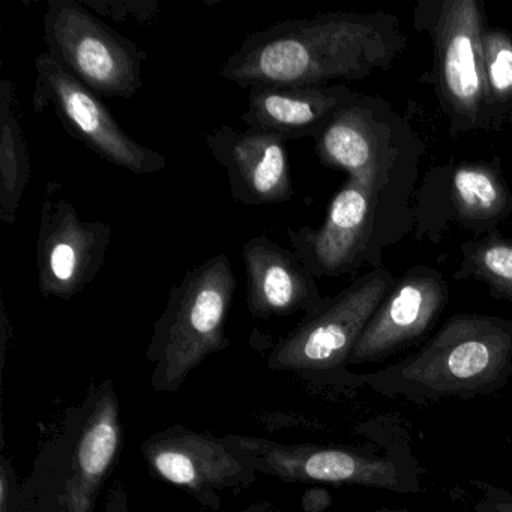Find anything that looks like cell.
<instances>
[{"mask_svg": "<svg viewBox=\"0 0 512 512\" xmlns=\"http://www.w3.org/2000/svg\"><path fill=\"white\" fill-rule=\"evenodd\" d=\"M407 41L400 19L388 11L317 14L248 35L220 76L244 89L355 82L388 73Z\"/></svg>", "mask_w": 512, "mask_h": 512, "instance_id": "cell-1", "label": "cell"}, {"mask_svg": "<svg viewBox=\"0 0 512 512\" xmlns=\"http://www.w3.org/2000/svg\"><path fill=\"white\" fill-rule=\"evenodd\" d=\"M511 377L512 320L460 313L449 317L413 355L359 379L386 397L430 404L491 395Z\"/></svg>", "mask_w": 512, "mask_h": 512, "instance_id": "cell-2", "label": "cell"}, {"mask_svg": "<svg viewBox=\"0 0 512 512\" xmlns=\"http://www.w3.org/2000/svg\"><path fill=\"white\" fill-rule=\"evenodd\" d=\"M125 430L110 377L92 380L85 397L65 412L22 485L29 512H95L118 466Z\"/></svg>", "mask_w": 512, "mask_h": 512, "instance_id": "cell-3", "label": "cell"}, {"mask_svg": "<svg viewBox=\"0 0 512 512\" xmlns=\"http://www.w3.org/2000/svg\"><path fill=\"white\" fill-rule=\"evenodd\" d=\"M314 152L323 166L347 173L383 208L413 224L425 143L388 101L355 92L314 139Z\"/></svg>", "mask_w": 512, "mask_h": 512, "instance_id": "cell-4", "label": "cell"}, {"mask_svg": "<svg viewBox=\"0 0 512 512\" xmlns=\"http://www.w3.org/2000/svg\"><path fill=\"white\" fill-rule=\"evenodd\" d=\"M235 292V272L226 254L188 269L172 287L146 350L154 391L176 394L209 356L229 349L226 323Z\"/></svg>", "mask_w": 512, "mask_h": 512, "instance_id": "cell-5", "label": "cell"}, {"mask_svg": "<svg viewBox=\"0 0 512 512\" xmlns=\"http://www.w3.org/2000/svg\"><path fill=\"white\" fill-rule=\"evenodd\" d=\"M413 26L433 44L428 82L452 139L488 131L482 37L488 29L482 0H419Z\"/></svg>", "mask_w": 512, "mask_h": 512, "instance_id": "cell-6", "label": "cell"}, {"mask_svg": "<svg viewBox=\"0 0 512 512\" xmlns=\"http://www.w3.org/2000/svg\"><path fill=\"white\" fill-rule=\"evenodd\" d=\"M410 232L413 224L391 214L368 188L347 178L332 197L322 226L289 227L287 238L314 278H337L364 266L383 268V251Z\"/></svg>", "mask_w": 512, "mask_h": 512, "instance_id": "cell-7", "label": "cell"}, {"mask_svg": "<svg viewBox=\"0 0 512 512\" xmlns=\"http://www.w3.org/2000/svg\"><path fill=\"white\" fill-rule=\"evenodd\" d=\"M395 281L397 277L385 268L355 278L275 343L266 362L269 370L293 373L313 383L349 367L356 343Z\"/></svg>", "mask_w": 512, "mask_h": 512, "instance_id": "cell-8", "label": "cell"}, {"mask_svg": "<svg viewBox=\"0 0 512 512\" xmlns=\"http://www.w3.org/2000/svg\"><path fill=\"white\" fill-rule=\"evenodd\" d=\"M44 40L53 61L101 98L136 97L148 55L79 0H50Z\"/></svg>", "mask_w": 512, "mask_h": 512, "instance_id": "cell-9", "label": "cell"}, {"mask_svg": "<svg viewBox=\"0 0 512 512\" xmlns=\"http://www.w3.org/2000/svg\"><path fill=\"white\" fill-rule=\"evenodd\" d=\"M512 215V190L502 160L458 161L431 167L413 196L416 241L437 244L451 227L484 236Z\"/></svg>", "mask_w": 512, "mask_h": 512, "instance_id": "cell-10", "label": "cell"}, {"mask_svg": "<svg viewBox=\"0 0 512 512\" xmlns=\"http://www.w3.org/2000/svg\"><path fill=\"white\" fill-rule=\"evenodd\" d=\"M32 107L35 113L52 107L68 136L119 169L134 175L166 169L164 155L128 136L103 98L65 73L47 52L35 59Z\"/></svg>", "mask_w": 512, "mask_h": 512, "instance_id": "cell-11", "label": "cell"}, {"mask_svg": "<svg viewBox=\"0 0 512 512\" xmlns=\"http://www.w3.org/2000/svg\"><path fill=\"white\" fill-rule=\"evenodd\" d=\"M223 442L257 473L283 482L359 485L392 491H413L400 463L362 449L314 443H281L268 437L224 434Z\"/></svg>", "mask_w": 512, "mask_h": 512, "instance_id": "cell-12", "label": "cell"}, {"mask_svg": "<svg viewBox=\"0 0 512 512\" xmlns=\"http://www.w3.org/2000/svg\"><path fill=\"white\" fill-rule=\"evenodd\" d=\"M140 452L155 479L179 488L214 512L223 508V493L248 490L259 475L221 437L187 425H170L151 434Z\"/></svg>", "mask_w": 512, "mask_h": 512, "instance_id": "cell-13", "label": "cell"}, {"mask_svg": "<svg viewBox=\"0 0 512 512\" xmlns=\"http://www.w3.org/2000/svg\"><path fill=\"white\" fill-rule=\"evenodd\" d=\"M49 182L37 238L38 289L44 298L70 301L97 278L112 241V226L80 218L76 206L56 197Z\"/></svg>", "mask_w": 512, "mask_h": 512, "instance_id": "cell-14", "label": "cell"}, {"mask_svg": "<svg viewBox=\"0 0 512 512\" xmlns=\"http://www.w3.org/2000/svg\"><path fill=\"white\" fill-rule=\"evenodd\" d=\"M449 298L442 272L427 265L407 269L371 317L347 365L385 361L415 346L436 325Z\"/></svg>", "mask_w": 512, "mask_h": 512, "instance_id": "cell-15", "label": "cell"}, {"mask_svg": "<svg viewBox=\"0 0 512 512\" xmlns=\"http://www.w3.org/2000/svg\"><path fill=\"white\" fill-rule=\"evenodd\" d=\"M205 143L226 170L230 194L236 202L265 206L292 199L295 190L284 137L224 125L206 134Z\"/></svg>", "mask_w": 512, "mask_h": 512, "instance_id": "cell-16", "label": "cell"}, {"mask_svg": "<svg viewBox=\"0 0 512 512\" xmlns=\"http://www.w3.org/2000/svg\"><path fill=\"white\" fill-rule=\"evenodd\" d=\"M247 274V308L256 319L314 313L328 301L316 278L292 248L268 236L248 239L242 247Z\"/></svg>", "mask_w": 512, "mask_h": 512, "instance_id": "cell-17", "label": "cell"}, {"mask_svg": "<svg viewBox=\"0 0 512 512\" xmlns=\"http://www.w3.org/2000/svg\"><path fill=\"white\" fill-rule=\"evenodd\" d=\"M353 95L346 85L257 86L250 89L242 121L251 130L278 134L287 142L314 140Z\"/></svg>", "mask_w": 512, "mask_h": 512, "instance_id": "cell-18", "label": "cell"}, {"mask_svg": "<svg viewBox=\"0 0 512 512\" xmlns=\"http://www.w3.org/2000/svg\"><path fill=\"white\" fill-rule=\"evenodd\" d=\"M28 140L17 116L16 86L0 82V220L13 226L31 179Z\"/></svg>", "mask_w": 512, "mask_h": 512, "instance_id": "cell-19", "label": "cell"}, {"mask_svg": "<svg viewBox=\"0 0 512 512\" xmlns=\"http://www.w3.org/2000/svg\"><path fill=\"white\" fill-rule=\"evenodd\" d=\"M461 259L455 281L473 280L485 284L491 298L512 302V239L499 229L460 247Z\"/></svg>", "mask_w": 512, "mask_h": 512, "instance_id": "cell-20", "label": "cell"}, {"mask_svg": "<svg viewBox=\"0 0 512 512\" xmlns=\"http://www.w3.org/2000/svg\"><path fill=\"white\" fill-rule=\"evenodd\" d=\"M485 85L488 98V131L512 127V34L488 28L482 37Z\"/></svg>", "mask_w": 512, "mask_h": 512, "instance_id": "cell-21", "label": "cell"}, {"mask_svg": "<svg viewBox=\"0 0 512 512\" xmlns=\"http://www.w3.org/2000/svg\"><path fill=\"white\" fill-rule=\"evenodd\" d=\"M88 10L116 23H136L146 26L161 14L157 0H83Z\"/></svg>", "mask_w": 512, "mask_h": 512, "instance_id": "cell-22", "label": "cell"}, {"mask_svg": "<svg viewBox=\"0 0 512 512\" xmlns=\"http://www.w3.org/2000/svg\"><path fill=\"white\" fill-rule=\"evenodd\" d=\"M0 512H29L13 461L0 458Z\"/></svg>", "mask_w": 512, "mask_h": 512, "instance_id": "cell-23", "label": "cell"}, {"mask_svg": "<svg viewBox=\"0 0 512 512\" xmlns=\"http://www.w3.org/2000/svg\"><path fill=\"white\" fill-rule=\"evenodd\" d=\"M479 485L482 487V496L473 505V512H512L511 491L497 485Z\"/></svg>", "mask_w": 512, "mask_h": 512, "instance_id": "cell-24", "label": "cell"}, {"mask_svg": "<svg viewBox=\"0 0 512 512\" xmlns=\"http://www.w3.org/2000/svg\"><path fill=\"white\" fill-rule=\"evenodd\" d=\"M332 505V497L325 488L314 487L302 496V508L305 512H322Z\"/></svg>", "mask_w": 512, "mask_h": 512, "instance_id": "cell-25", "label": "cell"}, {"mask_svg": "<svg viewBox=\"0 0 512 512\" xmlns=\"http://www.w3.org/2000/svg\"><path fill=\"white\" fill-rule=\"evenodd\" d=\"M103 512H133L128 499L127 490L124 485L115 484L107 496L106 505H104Z\"/></svg>", "mask_w": 512, "mask_h": 512, "instance_id": "cell-26", "label": "cell"}, {"mask_svg": "<svg viewBox=\"0 0 512 512\" xmlns=\"http://www.w3.org/2000/svg\"><path fill=\"white\" fill-rule=\"evenodd\" d=\"M236 512H283L280 509L274 508L269 503L257 502L251 503V505L245 506V508L239 509ZM373 512H407L406 508H380Z\"/></svg>", "mask_w": 512, "mask_h": 512, "instance_id": "cell-27", "label": "cell"}]
</instances>
